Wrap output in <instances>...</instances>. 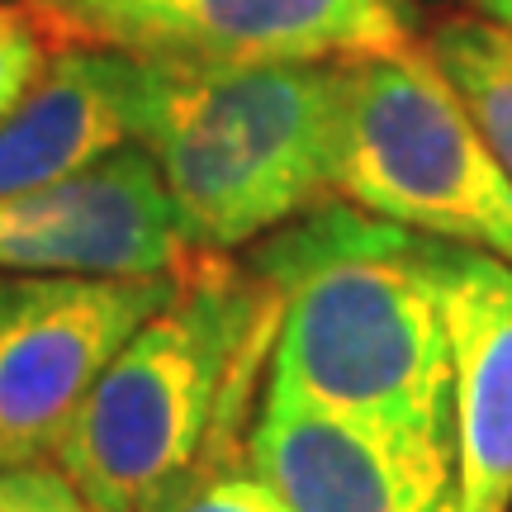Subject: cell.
Instances as JSON below:
<instances>
[{
    "label": "cell",
    "instance_id": "obj_6",
    "mask_svg": "<svg viewBox=\"0 0 512 512\" xmlns=\"http://www.w3.org/2000/svg\"><path fill=\"white\" fill-rule=\"evenodd\" d=\"M176 271H0V470L57 456L105 366L171 299Z\"/></svg>",
    "mask_w": 512,
    "mask_h": 512
},
{
    "label": "cell",
    "instance_id": "obj_7",
    "mask_svg": "<svg viewBox=\"0 0 512 512\" xmlns=\"http://www.w3.org/2000/svg\"><path fill=\"white\" fill-rule=\"evenodd\" d=\"M190 252L162 171L138 143L76 176L0 195V271L162 275Z\"/></svg>",
    "mask_w": 512,
    "mask_h": 512
},
{
    "label": "cell",
    "instance_id": "obj_5",
    "mask_svg": "<svg viewBox=\"0 0 512 512\" xmlns=\"http://www.w3.org/2000/svg\"><path fill=\"white\" fill-rule=\"evenodd\" d=\"M57 43L147 62H351L418 43L413 0H24Z\"/></svg>",
    "mask_w": 512,
    "mask_h": 512
},
{
    "label": "cell",
    "instance_id": "obj_12",
    "mask_svg": "<svg viewBox=\"0 0 512 512\" xmlns=\"http://www.w3.org/2000/svg\"><path fill=\"white\" fill-rule=\"evenodd\" d=\"M147 512H285V508L238 451V456H219L195 465Z\"/></svg>",
    "mask_w": 512,
    "mask_h": 512
},
{
    "label": "cell",
    "instance_id": "obj_3",
    "mask_svg": "<svg viewBox=\"0 0 512 512\" xmlns=\"http://www.w3.org/2000/svg\"><path fill=\"white\" fill-rule=\"evenodd\" d=\"M337 62L190 67L138 57L133 143L195 252H238L332 195Z\"/></svg>",
    "mask_w": 512,
    "mask_h": 512
},
{
    "label": "cell",
    "instance_id": "obj_11",
    "mask_svg": "<svg viewBox=\"0 0 512 512\" xmlns=\"http://www.w3.org/2000/svg\"><path fill=\"white\" fill-rule=\"evenodd\" d=\"M422 48L441 67V76L456 86L512 185V24L489 10L446 15L432 24Z\"/></svg>",
    "mask_w": 512,
    "mask_h": 512
},
{
    "label": "cell",
    "instance_id": "obj_1",
    "mask_svg": "<svg viewBox=\"0 0 512 512\" xmlns=\"http://www.w3.org/2000/svg\"><path fill=\"white\" fill-rule=\"evenodd\" d=\"M446 247L451 242L375 219L342 195L309 204L252 242L247 266L280 294L266 394L451 446Z\"/></svg>",
    "mask_w": 512,
    "mask_h": 512
},
{
    "label": "cell",
    "instance_id": "obj_2",
    "mask_svg": "<svg viewBox=\"0 0 512 512\" xmlns=\"http://www.w3.org/2000/svg\"><path fill=\"white\" fill-rule=\"evenodd\" d=\"M280 294L228 252H190L57 446L100 512H147L195 465L238 456L271 370Z\"/></svg>",
    "mask_w": 512,
    "mask_h": 512
},
{
    "label": "cell",
    "instance_id": "obj_14",
    "mask_svg": "<svg viewBox=\"0 0 512 512\" xmlns=\"http://www.w3.org/2000/svg\"><path fill=\"white\" fill-rule=\"evenodd\" d=\"M0 512H100L72 484L57 460L5 465L0 470Z\"/></svg>",
    "mask_w": 512,
    "mask_h": 512
},
{
    "label": "cell",
    "instance_id": "obj_15",
    "mask_svg": "<svg viewBox=\"0 0 512 512\" xmlns=\"http://www.w3.org/2000/svg\"><path fill=\"white\" fill-rule=\"evenodd\" d=\"M479 10H489V15H498V19H508L512 24V0H479Z\"/></svg>",
    "mask_w": 512,
    "mask_h": 512
},
{
    "label": "cell",
    "instance_id": "obj_16",
    "mask_svg": "<svg viewBox=\"0 0 512 512\" xmlns=\"http://www.w3.org/2000/svg\"><path fill=\"white\" fill-rule=\"evenodd\" d=\"M475 5H479V0H475Z\"/></svg>",
    "mask_w": 512,
    "mask_h": 512
},
{
    "label": "cell",
    "instance_id": "obj_9",
    "mask_svg": "<svg viewBox=\"0 0 512 512\" xmlns=\"http://www.w3.org/2000/svg\"><path fill=\"white\" fill-rule=\"evenodd\" d=\"M441 304L456 380L446 512H512V261L451 242Z\"/></svg>",
    "mask_w": 512,
    "mask_h": 512
},
{
    "label": "cell",
    "instance_id": "obj_4",
    "mask_svg": "<svg viewBox=\"0 0 512 512\" xmlns=\"http://www.w3.org/2000/svg\"><path fill=\"white\" fill-rule=\"evenodd\" d=\"M332 195L512 261V185L422 43L337 62Z\"/></svg>",
    "mask_w": 512,
    "mask_h": 512
},
{
    "label": "cell",
    "instance_id": "obj_8",
    "mask_svg": "<svg viewBox=\"0 0 512 512\" xmlns=\"http://www.w3.org/2000/svg\"><path fill=\"white\" fill-rule=\"evenodd\" d=\"M242 456L285 512H446L456 451L261 394Z\"/></svg>",
    "mask_w": 512,
    "mask_h": 512
},
{
    "label": "cell",
    "instance_id": "obj_13",
    "mask_svg": "<svg viewBox=\"0 0 512 512\" xmlns=\"http://www.w3.org/2000/svg\"><path fill=\"white\" fill-rule=\"evenodd\" d=\"M53 43V29L24 0H0V119L15 110V100L38 81Z\"/></svg>",
    "mask_w": 512,
    "mask_h": 512
},
{
    "label": "cell",
    "instance_id": "obj_10",
    "mask_svg": "<svg viewBox=\"0 0 512 512\" xmlns=\"http://www.w3.org/2000/svg\"><path fill=\"white\" fill-rule=\"evenodd\" d=\"M138 57L53 43L43 72L0 119V195L76 176L133 143Z\"/></svg>",
    "mask_w": 512,
    "mask_h": 512
}]
</instances>
